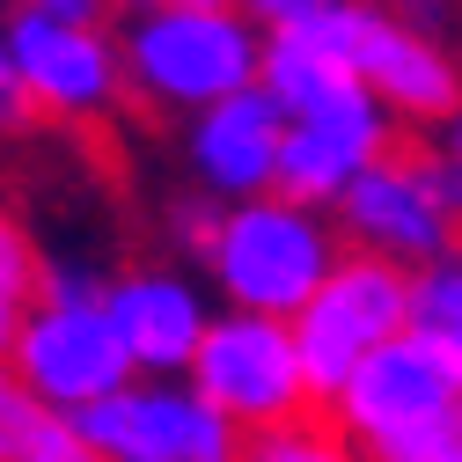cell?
I'll return each instance as SVG.
<instances>
[{"mask_svg":"<svg viewBox=\"0 0 462 462\" xmlns=\"http://www.w3.org/2000/svg\"><path fill=\"white\" fill-rule=\"evenodd\" d=\"M44 403H60L67 419L96 411L103 396H118L140 382L118 323H110V279H96L88 264H44L37 301L23 323V345L8 360Z\"/></svg>","mask_w":462,"mask_h":462,"instance_id":"4","label":"cell"},{"mask_svg":"<svg viewBox=\"0 0 462 462\" xmlns=\"http://www.w3.org/2000/svg\"><path fill=\"white\" fill-rule=\"evenodd\" d=\"M0 67H8V15H0Z\"/></svg>","mask_w":462,"mask_h":462,"instance_id":"27","label":"cell"},{"mask_svg":"<svg viewBox=\"0 0 462 462\" xmlns=\"http://www.w3.org/2000/svg\"><path fill=\"white\" fill-rule=\"evenodd\" d=\"M337 227H345V243H353L360 257H382V264H403V272H426V264H440V257L462 250V227H455V220L440 213V199L426 191L411 147H403V154H382L367 177L345 191Z\"/></svg>","mask_w":462,"mask_h":462,"instance_id":"11","label":"cell"},{"mask_svg":"<svg viewBox=\"0 0 462 462\" xmlns=\"http://www.w3.org/2000/svg\"><path fill=\"white\" fill-rule=\"evenodd\" d=\"M294 30H316L337 60L367 81V96L396 125H440L448 133L462 118V67H455V51L433 30H411L396 8H382V0H330L323 15H309Z\"/></svg>","mask_w":462,"mask_h":462,"instance_id":"5","label":"cell"},{"mask_svg":"<svg viewBox=\"0 0 462 462\" xmlns=\"http://www.w3.org/2000/svg\"><path fill=\"white\" fill-rule=\"evenodd\" d=\"M448 154H455V162H462V118H455V125H448Z\"/></svg>","mask_w":462,"mask_h":462,"instance_id":"26","label":"cell"},{"mask_svg":"<svg viewBox=\"0 0 462 462\" xmlns=\"http://www.w3.org/2000/svg\"><path fill=\"white\" fill-rule=\"evenodd\" d=\"M367 462H462V411L455 419H433V426H411L382 448H367Z\"/></svg>","mask_w":462,"mask_h":462,"instance_id":"17","label":"cell"},{"mask_svg":"<svg viewBox=\"0 0 462 462\" xmlns=\"http://www.w3.org/2000/svg\"><path fill=\"white\" fill-rule=\"evenodd\" d=\"M37 118H44V110H37V96L23 88V74H15V67H0V140L30 133Z\"/></svg>","mask_w":462,"mask_h":462,"instance_id":"21","label":"cell"},{"mask_svg":"<svg viewBox=\"0 0 462 462\" xmlns=\"http://www.w3.org/2000/svg\"><path fill=\"white\" fill-rule=\"evenodd\" d=\"M411 330L462 367V250L411 272Z\"/></svg>","mask_w":462,"mask_h":462,"instance_id":"15","label":"cell"},{"mask_svg":"<svg viewBox=\"0 0 462 462\" xmlns=\"http://www.w3.org/2000/svg\"><path fill=\"white\" fill-rule=\"evenodd\" d=\"M462 411V367L440 353V345H426L419 330L382 345V353L337 389L330 403V426L353 440L360 455L411 433V426H433V419H455Z\"/></svg>","mask_w":462,"mask_h":462,"instance_id":"10","label":"cell"},{"mask_svg":"<svg viewBox=\"0 0 462 462\" xmlns=\"http://www.w3.org/2000/svg\"><path fill=\"white\" fill-rule=\"evenodd\" d=\"M294 337H301L309 389H316V403L330 411L337 389L353 382L382 345L411 337V272L345 250V264L323 279V294L294 316Z\"/></svg>","mask_w":462,"mask_h":462,"instance_id":"6","label":"cell"},{"mask_svg":"<svg viewBox=\"0 0 462 462\" xmlns=\"http://www.w3.org/2000/svg\"><path fill=\"white\" fill-rule=\"evenodd\" d=\"M8 67L23 74V88L37 96L44 118H110L133 88H125V51L118 37H103L88 23H60L44 8H15L8 15Z\"/></svg>","mask_w":462,"mask_h":462,"instance_id":"9","label":"cell"},{"mask_svg":"<svg viewBox=\"0 0 462 462\" xmlns=\"http://www.w3.org/2000/svg\"><path fill=\"white\" fill-rule=\"evenodd\" d=\"M15 8H44V15H60V23H88V30H103V8H110V0H15Z\"/></svg>","mask_w":462,"mask_h":462,"instance_id":"24","label":"cell"},{"mask_svg":"<svg viewBox=\"0 0 462 462\" xmlns=\"http://www.w3.org/2000/svg\"><path fill=\"white\" fill-rule=\"evenodd\" d=\"M264 44H272V30H257L236 0H213V8H147L118 30L125 88L147 110H162V118L177 110L184 125L199 110L264 81Z\"/></svg>","mask_w":462,"mask_h":462,"instance_id":"2","label":"cell"},{"mask_svg":"<svg viewBox=\"0 0 462 462\" xmlns=\"http://www.w3.org/2000/svg\"><path fill=\"white\" fill-rule=\"evenodd\" d=\"M103 462H250V433L191 382H133L74 419Z\"/></svg>","mask_w":462,"mask_h":462,"instance_id":"8","label":"cell"},{"mask_svg":"<svg viewBox=\"0 0 462 462\" xmlns=\"http://www.w3.org/2000/svg\"><path fill=\"white\" fill-rule=\"evenodd\" d=\"M345 264V236L330 227V213L301 206V199H250L220 213V236L206 250V279L227 309L243 316H279L294 323L323 279Z\"/></svg>","mask_w":462,"mask_h":462,"instance_id":"3","label":"cell"},{"mask_svg":"<svg viewBox=\"0 0 462 462\" xmlns=\"http://www.w3.org/2000/svg\"><path fill=\"white\" fill-rule=\"evenodd\" d=\"M236 8L257 23V30H294V23H309V15H323L330 0H236Z\"/></svg>","mask_w":462,"mask_h":462,"instance_id":"23","label":"cell"},{"mask_svg":"<svg viewBox=\"0 0 462 462\" xmlns=\"http://www.w3.org/2000/svg\"><path fill=\"white\" fill-rule=\"evenodd\" d=\"M264 88L286 110V154H279V199H301L337 213L382 154H396V118L367 96V81L337 60L316 30H272L264 44Z\"/></svg>","mask_w":462,"mask_h":462,"instance_id":"1","label":"cell"},{"mask_svg":"<svg viewBox=\"0 0 462 462\" xmlns=\"http://www.w3.org/2000/svg\"><path fill=\"white\" fill-rule=\"evenodd\" d=\"M411 154H419V177H426V191L440 199V213L462 227V162L448 154V140H440V147H411Z\"/></svg>","mask_w":462,"mask_h":462,"instance_id":"19","label":"cell"},{"mask_svg":"<svg viewBox=\"0 0 462 462\" xmlns=\"http://www.w3.org/2000/svg\"><path fill=\"white\" fill-rule=\"evenodd\" d=\"M30 301H37V286H23V279L0 272V360H15L23 323H30Z\"/></svg>","mask_w":462,"mask_h":462,"instance_id":"20","label":"cell"},{"mask_svg":"<svg viewBox=\"0 0 462 462\" xmlns=\"http://www.w3.org/2000/svg\"><path fill=\"white\" fill-rule=\"evenodd\" d=\"M0 462H103L88 433L0 360Z\"/></svg>","mask_w":462,"mask_h":462,"instance_id":"14","label":"cell"},{"mask_svg":"<svg viewBox=\"0 0 462 462\" xmlns=\"http://www.w3.org/2000/svg\"><path fill=\"white\" fill-rule=\"evenodd\" d=\"M191 389L213 403V411H227L250 440L279 433V426H301L316 411V389H309V367H301L294 323L243 316V309L213 316V330L199 345V367H191Z\"/></svg>","mask_w":462,"mask_h":462,"instance_id":"7","label":"cell"},{"mask_svg":"<svg viewBox=\"0 0 462 462\" xmlns=\"http://www.w3.org/2000/svg\"><path fill=\"white\" fill-rule=\"evenodd\" d=\"M133 15H147V8H213V0H125Z\"/></svg>","mask_w":462,"mask_h":462,"instance_id":"25","label":"cell"},{"mask_svg":"<svg viewBox=\"0 0 462 462\" xmlns=\"http://www.w3.org/2000/svg\"><path fill=\"white\" fill-rule=\"evenodd\" d=\"M0 272L23 279V286H37V279H44V264H37V250H30V236L15 227V213H8V206H0Z\"/></svg>","mask_w":462,"mask_h":462,"instance_id":"22","label":"cell"},{"mask_svg":"<svg viewBox=\"0 0 462 462\" xmlns=\"http://www.w3.org/2000/svg\"><path fill=\"white\" fill-rule=\"evenodd\" d=\"M220 199H206V191H191V199H177V206H169V236H177L199 264H206V250H213V236H220Z\"/></svg>","mask_w":462,"mask_h":462,"instance_id":"18","label":"cell"},{"mask_svg":"<svg viewBox=\"0 0 462 462\" xmlns=\"http://www.w3.org/2000/svg\"><path fill=\"white\" fill-rule=\"evenodd\" d=\"M279 154H286V110L257 81L243 96H227L184 125V169L191 184L220 206H250L279 191Z\"/></svg>","mask_w":462,"mask_h":462,"instance_id":"12","label":"cell"},{"mask_svg":"<svg viewBox=\"0 0 462 462\" xmlns=\"http://www.w3.org/2000/svg\"><path fill=\"white\" fill-rule=\"evenodd\" d=\"M110 323H118L140 382H191L199 345L213 330V309L199 294V279L147 264V272H118L110 279Z\"/></svg>","mask_w":462,"mask_h":462,"instance_id":"13","label":"cell"},{"mask_svg":"<svg viewBox=\"0 0 462 462\" xmlns=\"http://www.w3.org/2000/svg\"><path fill=\"white\" fill-rule=\"evenodd\" d=\"M250 462H367L337 426H279V433H257L250 440Z\"/></svg>","mask_w":462,"mask_h":462,"instance_id":"16","label":"cell"}]
</instances>
